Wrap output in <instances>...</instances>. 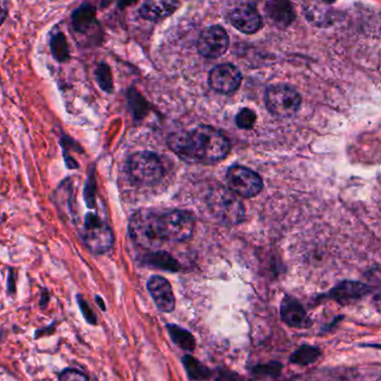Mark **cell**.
Listing matches in <instances>:
<instances>
[{"mask_svg": "<svg viewBox=\"0 0 381 381\" xmlns=\"http://www.w3.org/2000/svg\"><path fill=\"white\" fill-rule=\"evenodd\" d=\"M167 330L173 344L185 351L192 352L196 349V339L192 332L177 325H168Z\"/></svg>", "mask_w": 381, "mask_h": 381, "instance_id": "obj_20", "label": "cell"}, {"mask_svg": "<svg viewBox=\"0 0 381 381\" xmlns=\"http://www.w3.org/2000/svg\"><path fill=\"white\" fill-rule=\"evenodd\" d=\"M95 77L98 81L99 87L106 93L113 92V76L111 68L106 63H100L95 70Z\"/></svg>", "mask_w": 381, "mask_h": 381, "instance_id": "obj_24", "label": "cell"}, {"mask_svg": "<svg viewBox=\"0 0 381 381\" xmlns=\"http://www.w3.org/2000/svg\"><path fill=\"white\" fill-rule=\"evenodd\" d=\"M230 24L244 34H255L262 28L260 13L251 5L238 6L230 13Z\"/></svg>", "mask_w": 381, "mask_h": 381, "instance_id": "obj_12", "label": "cell"}, {"mask_svg": "<svg viewBox=\"0 0 381 381\" xmlns=\"http://www.w3.org/2000/svg\"><path fill=\"white\" fill-rule=\"evenodd\" d=\"M230 46V38L226 30L215 25L206 28L200 34L197 41V49L200 55L206 58L215 60L227 51Z\"/></svg>", "mask_w": 381, "mask_h": 381, "instance_id": "obj_9", "label": "cell"}, {"mask_svg": "<svg viewBox=\"0 0 381 381\" xmlns=\"http://www.w3.org/2000/svg\"><path fill=\"white\" fill-rule=\"evenodd\" d=\"M80 234L85 246L94 254H104L111 249L114 243L112 228L106 217L99 214L98 211L85 215Z\"/></svg>", "mask_w": 381, "mask_h": 381, "instance_id": "obj_3", "label": "cell"}, {"mask_svg": "<svg viewBox=\"0 0 381 381\" xmlns=\"http://www.w3.org/2000/svg\"><path fill=\"white\" fill-rule=\"evenodd\" d=\"M255 122H256V114L251 108H243L236 116V125L243 130L251 129L254 127Z\"/></svg>", "mask_w": 381, "mask_h": 381, "instance_id": "obj_26", "label": "cell"}, {"mask_svg": "<svg viewBox=\"0 0 381 381\" xmlns=\"http://www.w3.org/2000/svg\"><path fill=\"white\" fill-rule=\"evenodd\" d=\"M70 23L76 33L89 34L96 25H99L94 6L89 4L80 6L79 8L73 11Z\"/></svg>", "mask_w": 381, "mask_h": 381, "instance_id": "obj_15", "label": "cell"}, {"mask_svg": "<svg viewBox=\"0 0 381 381\" xmlns=\"http://www.w3.org/2000/svg\"><path fill=\"white\" fill-rule=\"evenodd\" d=\"M60 381H89V377L75 369H65L60 375Z\"/></svg>", "mask_w": 381, "mask_h": 381, "instance_id": "obj_28", "label": "cell"}, {"mask_svg": "<svg viewBox=\"0 0 381 381\" xmlns=\"http://www.w3.org/2000/svg\"><path fill=\"white\" fill-rule=\"evenodd\" d=\"M141 263L149 268L158 270H169V272H178L182 270L180 263L171 256L167 251H154L144 255L141 258Z\"/></svg>", "mask_w": 381, "mask_h": 381, "instance_id": "obj_18", "label": "cell"}, {"mask_svg": "<svg viewBox=\"0 0 381 381\" xmlns=\"http://www.w3.org/2000/svg\"><path fill=\"white\" fill-rule=\"evenodd\" d=\"M165 241L184 243L189 241L196 230L195 216L188 211L175 209L161 214Z\"/></svg>", "mask_w": 381, "mask_h": 381, "instance_id": "obj_7", "label": "cell"}, {"mask_svg": "<svg viewBox=\"0 0 381 381\" xmlns=\"http://www.w3.org/2000/svg\"><path fill=\"white\" fill-rule=\"evenodd\" d=\"M77 303H79L80 308H81L82 314L84 318L91 325H96V316H95L94 312L91 310L87 301L82 299L81 296H77Z\"/></svg>", "mask_w": 381, "mask_h": 381, "instance_id": "obj_29", "label": "cell"}, {"mask_svg": "<svg viewBox=\"0 0 381 381\" xmlns=\"http://www.w3.org/2000/svg\"><path fill=\"white\" fill-rule=\"evenodd\" d=\"M268 111L279 118L295 115L301 106V95L294 87L287 84L270 85L266 93Z\"/></svg>", "mask_w": 381, "mask_h": 381, "instance_id": "obj_6", "label": "cell"}, {"mask_svg": "<svg viewBox=\"0 0 381 381\" xmlns=\"http://www.w3.org/2000/svg\"><path fill=\"white\" fill-rule=\"evenodd\" d=\"M321 350L318 346L303 344L291 354L289 363L304 367V366L311 365V363L318 361L321 357Z\"/></svg>", "mask_w": 381, "mask_h": 381, "instance_id": "obj_21", "label": "cell"}, {"mask_svg": "<svg viewBox=\"0 0 381 381\" xmlns=\"http://www.w3.org/2000/svg\"><path fill=\"white\" fill-rule=\"evenodd\" d=\"M304 11L306 18L312 24L316 26H327L330 24L331 8L327 4H308Z\"/></svg>", "mask_w": 381, "mask_h": 381, "instance_id": "obj_22", "label": "cell"}, {"mask_svg": "<svg viewBox=\"0 0 381 381\" xmlns=\"http://www.w3.org/2000/svg\"><path fill=\"white\" fill-rule=\"evenodd\" d=\"M283 365L277 361H270L266 365L255 366L251 373L257 378H277L281 375Z\"/></svg>", "mask_w": 381, "mask_h": 381, "instance_id": "obj_25", "label": "cell"}, {"mask_svg": "<svg viewBox=\"0 0 381 381\" xmlns=\"http://www.w3.org/2000/svg\"><path fill=\"white\" fill-rule=\"evenodd\" d=\"M226 180L228 189L239 197L253 198L263 189V180L260 175L243 165L230 167L226 173Z\"/></svg>", "mask_w": 381, "mask_h": 381, "instance_id": "obj_8", "label": "cell"}, {"mask_svg": "<svg viewBox=\"0 0 381 381\" xmlns=\"http://www.w3.org/2000/svg\"><path fill=\"white\" fill-rule=\"evenodd\" d=\"M127 171L133 182L142 186L158 184L165 175L163 163L154 152H137L129 158Z\"/></svg>", "mask_w": 381, "mask_h": 381, "instance_id": "obj_5", "label": "cell"}, {"mask_svg": "<svg viewBox=\"0 0 381 381\" xmlns=\"http://www.w3.org/2000/svg\"><path fill=\"white\" fill-rule=\"evenodd\" d=\"M207 204L211 215L222 224L237 225L245 218L243 203L235 194L224 187L211 190Z\"/></svg>", "mask_w": 381, "mask_h": 381, "instance_id": "obj_4", "label": "cell"}, {"mask_svg": "<svg viewBox=\"0 0 381 381\" xmlns=\"http://www.w3.org/2000/svg\"><path fill=\"white\" fill-rule=\"evenodd\" d=\"M178 7L179 4L176 1H148L139 8V14L142 18L156 22L170 16Z\"/></svg>", "mask_w": 381, "mask_h": 381, "instance_id": "obj_16", "label": "cell"}, {"mask_svg": "<svg viewBox=\"0 0 381 381\" xmlns=\"http://www.w3.org/2000/svg\"><path fill=\"white\" fill-rule=\"evenodd\" d=\"M370 285L358 281H342L337 284L327 293V298L338 302L341 306H349L370 294Z\"/></svg>", "mask_w": 381, "mask_h": 381, "instance_id": "obj_11", "label": "cell"}, {"mask_svg": "<svg viewBox=\"0 0 381 381\" xmlns=\"http://www.w3.org/2000/svg\"><path fill=\"white\" fill-rule=\"evenodd\" d=\"M186 163H213L230 154V141L223 133L209 125H199L186 131Z\"/></svg>", "mask_w": 381, "mask_h": 381, "instance_id": "obj_1", "label": "cell"}, {"mask_svg": "<svg viewBox=\"0 0 381 381\" xmlns=\"http://www.w3.org/2000/svg\"><path fill=\"white\" fill-rule=\"evenodd\" d=\"M280 314L284 323L289 327L304 329L311 325V321L308 319L304 306L299 302V300L289 295H287L282 300Z\"/></svg>", "mask_w": 381, "mask_h": 381, "instance_id": "obj_14", "label": "cell"}, {"mask_svg": "<svg viewBox=\"0 0 381 381\" xmlns=\"http://www.w3.org/2000/svg\"><path fill=\"white\" fill-rule=\"evenodd\" d=\"M84 200L87 204V207H96V188H95V178L93 170L89 171V178L87 185L84 188Z\"/></svg>", "mask_w": 381, "mask_h": 381, "instance_id": "obj_27", "label": "cell"}, {"mask_svg": "<svg viewBox=\"0 0 381 381\" xmlns=\"http://www.w3.org/2000/svg\"><path fill=\"white\" fill-rule=\"evenodd\" d=\"M266 11L270 22L279 27H287L295 16L292 5L284 1H270L266 4Z\"/></svg>", "mask_w": 381, "mask_h": 381, "instance_id": "obj_17", "label": "cell"}, {"mask_svg": "<svg viewBox=\"0 0 381 381\" xmlns=\"http://www.w3.org/2000/svg\"><path fill=\"white\" fill-rule=\"evenodd\" d=\"M146 287L160 311L165 313L173 311L176 306V298L173 294L170 282L163 276L154 275L148 281Z\"/></svg>", "mask_w": 381, "mask_h": 381, "instance_id": "obj_13", "label": "cell"}, {"mask_svg": "<svg viewBox=\"0 0 381 381\" xmlns=\"http://www.w3.org/2000/svg\"><path fill=\"white\" fill-rule=\"evenodd\" d=\"M49 47H51V54L54 56L55 60L61 63L70 60V45H68L66 36L61 30H56V32L51 34Z\"/></svg>", "mask_w": 381, "mask_h": 381, "instance_id": "obj_23", "label": "cell"}, {"mask_svg": "<svg viewBox=\"0 0 381 381\" xmlns=\"http://www.w3.org/2000/svg\"><path fill=\"white\" fill-rule=\"evenodd\" d=\"M9 4L7 1H0V26L5 22L6 17L8 15Z\"/></svg>", "mask_w": 381, "mask_h": 381, "instance_id": "obj_30", "label": "cell"}, {"mask_svg": "<svg viewBox=\"0 0 381 381\" xmlns=\"http://www.w3.org/2000/svg\"><path fill=\"white\" fill-rule=\"evenodd\" d=\"M129 234L132 241L142 249L149 251L159 249L165 242L161 227V214L149 209L137 211L129 223Z\"/></svg>", "mask_w": 381, "mask_h": 381, "instance_id": "obj_2", "label": "cell"}, {"mask_svg": "<svg viewBox=\"0 0 381 381\" xmlns=\"http://www.w3.org/2000/svg\"><path fill=\"white\" fill-rule=\"evenodd\" d=\"M96 303H98V306H101V308H102L103 311H106V304L103 302L102 299L96 296Z\"/></svg>", "mask_w": 381, "mask_h": 381, "instance_id": "obj_31", "label": "cell"}, {"mask_svg": "<svg viewBox=\"0 0 381 381\" xmlns=\"http://www.w3.org/2000/svg\"><path fill=\"white\" fill-rule=\"evenodd\" d=\"M182 365L190 380L206 381L211 378V369L190 354H185L182 357Z\"/></svg>", "mask_w": 381, "mask_h": 381, "instance_id": "obj_19", "label": "cell"}, {"mask_svg": "<svg viewBox=\"0 0 381 381\" xmlns=\"http://www.w3.org/2000/svg\"><path fill=\"white\" fill-rule=\"evenodd\" d=\"M241 70L232 64L215 66L209 73V87L220 94H232L241 87Z\"/></svg>", "mask_w": 381, "mask_h": 381, "instance_id": "obj_10", "label": "cell"}]
</instances>
